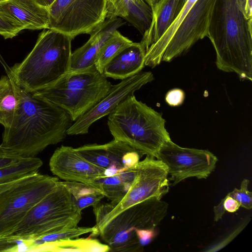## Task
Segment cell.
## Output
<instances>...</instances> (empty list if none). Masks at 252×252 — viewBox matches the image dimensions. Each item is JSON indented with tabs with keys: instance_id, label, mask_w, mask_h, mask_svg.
<instances>
[{
	"instance_id": "cell-1",
	"label": "cell",
	"mask_w": 252,
	"mask_h": 252,
	"mask_svg": "<svg viewBox=\"0 0 252 252\" xmlns=\"http://www.w3.org/2000/svg\"><path fill=\"white\" fill-rule=\"evenodd\" d=\"M17 90L19 104L10 126L4 128L0 145L23 157H34L48 146L63 141L73 121L55 104L18 85Z\"/></svg>"
},
{
	"instance_id": "cell-2",
	"label": "cell",
	"mask_w": 252,
	"mask_h": 252,
	"mask_svg": "<svg viewBox=\"0 0 252 252\" xmlns=\"http://www.w3.org/2000/svg\"><path fill=\"white\" fill-rule=\"evenodd\" d=\"M252 19L244 11V0H216L207 37L216 53L218 69L252 80Z\"/></svg>"
},
{
	"instance_id": "cell-3",
	"label": "cell",
	"mask_w": 252,
	"mask_h": 252,
	"mask_svg": "<svg viewBox=\"0 0 252 252\" xmlns=\"http://www.w3.org/2000/svg\"><path fill=\"white\" fill-rule=\"evenodd\" d=\"M70 36L53 30H44L25 59L8 69L15 83L33 93L53 84L70 70Z\"/></svg>"
},
{
	"instance_id": "cell-4",
	"label": "cell",
	"mask_w": 252,
	"mask_h": 252,
	"mask_svg": "<svg viewBox=\"0 0 252 252\" xmlns=\"http://www.w3.org/2000/svg\"><path fill=\"white\" fill-rule=\"evenodd\" d=\"M107 120L114 139L125 143L142 156L156 158L163 144L171 140L161 115L137 100L134 94L122 100Z\"/></svg>"
},
{
	"instance_id": "cell-5",
	"label": "cell",
	"mask_w": 252,
	"mask_h": 252,
	"mask_svg": "<svg viewBox=\"0 0 252 252\" xmlns=\"http://www.w3.org/2000/svg\"><path fill=\"white\" fill-rule=\"evenodd\" d=\"M112 86L94 65L69 71L53 84L32 94L66 111L74 122L99 102Z\"/></svg>"
},
{
	"instance_id": "cell-6",
	"label": "cell",
	"mask_w": 252,
	"mask_h": 252,
	"mask_svg": "<svg viewBox=\"0 0 252 252\" xmlns=\"http://www.w3.org/2000/svg\"><path fill=\"white\" fill-rule=\"evenodd\" d=\"M152 197L132 205L97 226L89 237L100 236L110 252L143 251L135 230L155 228L165 217L168 204Z\"/></svg>"
},
{
	"instance_id": "cell-7",
	"label": "cell",
	"mask_w": 252,
	"mask_h": 252,
	"mask_svg": "<svg viewBox=\"0 0 252 252\" xmlns=\"http://www.w3.org/2000/svg\"><path fill=\"white\" fill-rule=\"evenodd\" d=\"M81 219L82 211L68 189L59 181L55 189L30 210L9 236L25 239L57 233L77 226Z\"/></svg>"
},
{
	"instance_id": "cell-8",
	"label": "cell",
	"mask_w": 252,
	"mask_h": 252,
	"mask_svg": "<svg viewBox=\"0 0 252 252\" xmlns=\"http://www.w3.org/2000/svg\"><path fill=\"white\" fill-rule=\"evenodd\" d=\"M136 173L130 187L120 199L100 202L93 206L95 226H98L124 210L147 199H161L169 191L168 173L165 165L147 156L135 166Z\"/></svg>"
},
{
	"instance_id": "cell-9",
	"label": "cell",
	"mask_w": 252,
	"mask_h": 252,
	"mask_svg": "<svg viewBox=\"0 0 252 252\" xmlns=\"http://www.w3.org/2000/svg\"><path fill=\"white\" fill-rule=\"evenodd\" d=\"M57 177L37 173L0 194V238L10 235L30 210L57 185Z\"/></svg>"
},
{
	"instance_id": "cell-10",
	"label": "cell",
	"mask_w": 252,
	"mask_h": 252,
	"mask_svg": "<svg viewBox=\"0 0 252 252\" xmlns=\"http://www.w3.org/2000/svg\"><path fill=\"white\" fill-rule=\"evenodd\" d=\"M48 9L47 29L74 39L90 34L106 20L107 0H55Z\"/></svg>"
},
{
	"instance_id": "cell-11",
	"label": "cell",
	"mask_w": 252,
	"mask_h": 252,
	"mask_svg": "<svg viewBox=\"0 0 252 252\" xmlns=\"http://www.w3.org/2000/svg\"><path fill=\"white\" fill-rule=\"evenodd\" d=\"M156 158L166 166L173 186L190 177L207 178L218 161L208 150L181 147L171 140L163 144Z\"/></svg>"
},
{
	"instance_id": "cell-12",
	"label": "cell",
	"mask_w": 252,
	"mask_h": 252,
	"mask_svg": "<svg viewBox=\"0 0 252 252\" xmlns=\"http://www.w3.org/2000/svg\"><path fill=\"white\" fill-rule=\"evenodd\" d=\"M216 0H197L169 41L162 61L170 62L207 36Z\"/></svg>"
},
{
	"instance_id": "cell-13",
	"label": "cell",
	"mask_w": 252,
	"mask_h": 252,
	"mask_svg": "<svg viewBox=\"0 0 252 252\" xmlns=\"http://www.w3.org/2000/svg\"><path fill=\"white\" fill-rule=\"evenodd\" d=\"M154 79L151 71H141L113 85L108 93L92 109L77 119L68 128L69 135L86 134L91 126L108 115L124 99Z\"/></svg>"
},
{
	"instance_id": "cell-14",
	"label": "cell",
	"mask_w": 252,
	"mask_h": 252,
	"mask_svg": "<svg viewBox=\"0 0 252 252\" xmlns=\"http://www.w3.org/2000/svg\"><path fill=\"white\" fill-rule=\"evenodd\" d=\"M49 167L61 179L82 183L99 191L96 181L105 177L106 168L91 162L70 146L62 145L57 149L50 159Z\"/></svg>"
},
{
	"instance_id": "cell-15",
	"label": "cell",
	"mask_w": 252,
	"mask_h": 252,
	"mask_svg": "<svg viewBox=\"0 0 252 252\" xmlns=\"http://www.w3.org/2000/svg\"><path fill=\"white\" fill-rule=\"evenodd\" d=\"M0 17L20 31L48 29V9L35 0H0Z\"/></svg>"
},
{
	"instance_id": "cell-16",
	"label": "cell",
	"mask_w": 252,
	"mask_h": 252,
	"mask_svg": "<svg viewBox=\"0 0 252 252\" xmlns=\"http://www.w3.org/2000/svg\"><path fill=\"white\" fill-rule=\"evenodd\" d=\"M123 24L120 18L108 19L92 32L89 39L83 46L72 52L69 71L94 65L96 57L106 41L114 31Z\"/></svg>"
},
{
	"instance_id": "cell-17",
	"label": "cell",
	"mask_w": 252,
	"mask_h": 252,
	"mask_svg": "<svg viewBox=\"0 0 252 252\" xmlns=\"http://www.w3.org/2000/svg\"><path fill=\"white\" fill-rule=\"evenodd\" d=\"M146 49L141 42H133L115 57L104 67L107 78L123 80L141 71L145 66Z\"/></svg>"
},
{
	"instance_id": "cell-18",
	"label": "cell",
	"mask_w": 252,
	"mask_h": 252,
	"mask_svg": "<svg viewBox=\"0 0 252 252\" xmlns=\"http://www.w3.org/2000/svg\"><path fill=\"white\" fill-rule=\"evenodd\" d=\"M186 0H161L152 9V20L141 42L146 50L155 43L175 21Z\"/></svg>"
},
{
	"instance_id": "cell-19",
	"label": "cell",
	"mask_w": 252,
	"mask_h": 252,
	"mask_svg": "<svg viewBox=\"0 0 252 252\" xmlns=\"http://www.w3.org/2000/svg\"><path fill=\"white\" fill-rule=\"evenodd\" d=\"M75 149L84 158L98 166L106 168L115 165L122 169H125L122 163L124 155L135 150L125 143L115 139L104 144H86Z\"/></svg>"
},
{
	"instance_id": "cell-20",
	"label": "cell",
	"mask_w": 252,
	"mask_h": 252,
	"mask_svg": "<svg viewBox=\"0 0 252 252\" xmlns=\"http://www.w3.org/2000/svg\"><path fill=\"white\" fill-rule=\"evenodd\" d=\"M136 173L135 166L125 169L117 174L96 181L100 191L111 201L122 198L130 187Z\"/></svg>"
},
{
	"instance_id": "cell-21",
	"label": "cell",
	"mask_w": 252,
	"mask_h": 252,
	"mask_svg": "<svg viewBox=\"0 0 252 252\" xmlns=\"http://www.w3.org/2000/svg\"><path fill=\"white\" fill-rule=\"evenodd\" d=\"M19 102L17 85L7 71L0 78V124L9 127Z\"/></svg>"
},
{
	"instance_id": "cell-22",
	"label": "cell",
	"mask_w": 252,
	"mask_h": 252,
	"mask_svg": "<svg viewBox=\"0 0 252 252\" xmlns=\"http://www.w3.org/2000/svg\"><path fill=\"white\" fill-rule=\"evenodd\" d=\"M35 250L50 252H107L110 248L107 244L89 237L73 238L44 243Z\"/></svg>"
},
{
	"instance_id": "cell-23",
	"label": "cell",
	"mask_w": 252,
	"mask_h": 252,
	"mask_svg": "<svg viewBox=\"0 0 252 252\" xmlns=\"http://www.w3.org/2000/svg\"><path fill=\"white\" fill-rule=\"evenodd\" d=\"M197 0H186L179 15L161 37L146 52L145 65L154 67L162 62L166 46L186 14Z\"/></svg>"
},
{
	"instance_id": "cell-24",
	"label": "cell",
	"mask_w": 252,
	"mask_h": 252,
	"mask_svg": "<svg viewBox=\"0 0 252 252\" xmlns=\"http://www.w3.org/2000/svg\"><path fill=\"white\" fill-rule=\"evenodd\" d=\"M43 164L41 159L26 157L10 165L0 168V185L13 182L38 173Z\"/></svg>"
},
{
	"instance_id": "cell-25",
	"label": "cell",
	"mask_w": 252,
	"mask_h": 252,
	"mask_svg": "<svg viewBox=\"0 0 252 252\" xmlns=\"http://www.w3.org/2000/svg\"><path fill=\"white\" fill-rule=\"evenodd\" d=\"M133 42L122 35L118 31H114L106 41L99 51L94 65L101 73L105 66L118 54Z\"/></svg>"
},
{
	"instance_id": "cell-26",
	"label": "cell",
	"mask_w": 252,
	"mask_h": 252,
	"mask_svg": "<svg viewBox=\"0 0 252 252\" xmlns=\"http://www.w3.org/2000/svg\"><path fill=\"white\" fill-rule=\"evenodd\" d=\"M95 230L94 226H76L57 233L47 234L40 237L25 239L27 251H35L40 245L49 242L77 238L85 234H92Z\"/></svg>"
},
{
	"instance_id": "cell-27",
	"label": "cell",
	"mask_w": 252,
	"mask_h": 252,
	"mask_svg": "<svg viewBox=\"0 0 252 252\" xmlns=\"http://www.w3.org/2000/svg\"><path fill=\"white\" fill-rule=\"evenodd\" d=\"M250 181L244 179L241 183L240 189H234L228 194L237 201L240 206L247 209L252 208V193L248 190V185Z\"/></svg>"
},
{
	"instance_id": "cell-28",
	"label": "cell",
	"mask_w": 252,
	"mask_h": 252,
	"mask_svg": "<svg viewBox=\"0 0 252 252\" xmlns=\"http://www.w3.org/2000/svg\"><path fill=\"white\" fill-rule=\"evenodd\" d=\"M127 11L126 0H107L106 19L118 16L125 18L127 15Z\"/></svg>"
},
{
	"instance_id": "cell-29",
	"label": "cell",
	"mask_w": 252,
	"mask_h": 252,
	"mask_svg": "<svg viewBox=\"0 0 252 252\" xmlns=\"http://www.w3.org/2000/svg\"><path fill=\"white\" fill-rule=\"evenodd\" d=\"M23 158L13 151L0 145V168L16 163Z\"/></svg>"
},
{
	"instance_id": "cell-30",
	"label": "cell",
	"mask_w": 252,
	"mask_h": 252,
	"mask_svg": "<svg viewBox=\"0 0 252 252\" xmlns=\"http://www.w3.org/2000/svg\"><path fill=\"white\" fill-rule=\"evenodd\" d=\"M22 245V239L11 236L0 238V252L19 251Z\"/></svg>"
},
{
	"instance_id": "cell-31",
	"label": "cell",
	"mask_w": 252,
	"mask_h": 252,
	"mask_svg": "<svg viewBox=\"0 0 252 252\" xmlns=\"http://www.w3.org/2000/svg\"><path fill=\"white\" fill-rule=\"evenodd\" d=\"M185 99V93L180 89H173L168 91L165 96L166 102L171 106L182 104Z\"/></svg>"
},
{
	"instance_id": "cell-32",
	"label": "cell",
	"mask_w": 252,
	"mask_h": 252,
	"mask_svg": "<svg viewBox=\"0 0 252 252\" xmlns=\"http://www.w3.org/2000/svg\"><path fill=\"white\" fill-rule=\"evenodd\" d=\"M139 244L144 247L149 244L156 236L155 228L150 229H137L135 230Z\"/></svg>"
},
{
	"instance_id": "cell-33",
	"label": "cell",
	"mask_w": 252,
	"mask_h": 252,
	"mask_svg": "<svg viewBox=\"0 0 252 252\" xmlns=\"http://www.w3.org/2000/svg\"><path fill=\"white\" fill-rule=\"evenodd\" d=\"M142 156L135 150H132L126 153L122 158V163L124 168L134 167L140 161Z\"/></svg>"
},
{
	"instance_id": "cell-34",
	"label": "cell",
	"mask_w": 252,
	"mask_h": 252,
	"mask_svg": "<svg viewBox=\"0 0 252 252\" xmlns=\"http://www.w3.org/2000/svg\"><path fill=\"white\" fill-rule=\"evenodd\" d=\"M20 32L19 30L0 17V35L5 39L12 38Z\"/></svg>"
},
{
	"instance_id": "cell-35",
	"label": "cell",
	"mask_w": 252,
	"mask_h": 252,
	"mask_svg": "<svg viewBox=\"0 0 252 252\" xmlns=\"http://www.w3.org/2000/svg\"><path fill=\"white\" fill-rule=\"evenodd\" d=\"M223 206L225 211L229 213L236 212L241 206L237 201L230 196L228 194L224 198Z\"/></svg>"
},
{
	"instance_id": "cell-36",
	"label": "cell",
	"mask_w": 252,
	"mask_h": 252,
	"mask_svg": "<svg viewBox=\"0 0 252 252\" xmlns=\"http://www.w3.org/2000/svg\"><path fill=\"white\" fill-rule=\"evenodd\" d=\"M37 174L33 175L30 176H28V177L15 181L13 182L7 183L5 184H0V194L1 193H2V192H3L10 188H13L14 187H16L17 186H18L20 184H22L23 183H24L26 182H28V181L31 180V179H33Z\"/></svg>"
},
{
	"instance_id": "cell-37",
	"label": "cell",
	"mask_w": 252,
	"mask_h": 252,
	"mask_svg": "<svg viewBox=\"0 0 252 252\" xmlns=\"http://www.w3.org/2000/svg\"><path fill=\"white\" fill-rule=\"evenodd\" d=\"M224 198L222 199L220 203L214 206L213 211L214 213V221H218L221 219L225 212L223 206Z\"/></svg>"
},
{
	"instance_id": "cell-38",
	"label": "cell",
	"mask_w": 252,
	"mask_h": 252,
	"mask_svg": "<svg viewBox=\"0 0 252 252\" xmlns=\"http://www.w3.org/2000/svg\"><path fill=\"white\" fill-rule=\"evenodd\" d=\"M244 11L248 19H252V0H244Z\"/></svg>"
},
{
	"instance_id": "cell-39",
	"label": "cell",
	"mask_w": 252,
	"mask_h": 252,
	"mask_svg": "<svg viewBox=\"0 0 252 252\" xmlns=\"http://www.w3.org/2000/svg\"><path fill=\"white\" fill-rule=\"evenodd\" d=\"M40 5L47 8L51 5L55 0H35Z\"/></svg>"
},
{
	"instance_id": "cell-40",
	"label": "cell",
	"mask_w": 252,
	"mask_h": 252,
	"mask_svg": "<svg viewBox=\"0 0 252 252\" xmlns=\"http://www.w3.org/2000/svg\"><path fill=\"white\" fill-rule=\"evenodd\" d=\"M127 6L131 4H140L146 2L144 0H126Z\"/></svg>"
},
{
	"instance_id": "cell-41",
	"label": "cell",
	"mask_w": 252,
	"mask_h": 252,
	"mask_svg": "<svg viewBox=\"0 0 252 252\" xmlns=\"http://www.w3.org/2000/svg\"><path fill=\"white\" fill-rule=\"evenodd\" d=\"M146 3L149 4L150 7L153 9L156 5L161 0H144Z\"/></svg>"
}]
</instances>
